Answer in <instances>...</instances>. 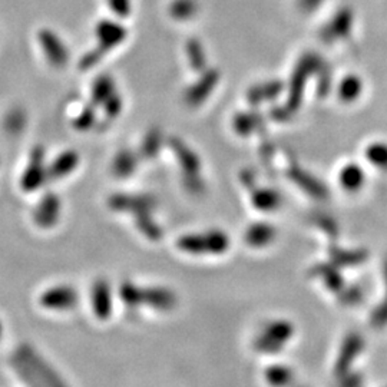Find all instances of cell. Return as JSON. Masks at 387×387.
Returning <instances> with one entry per match:
<instances>
[{"mask_svg": "<svg viewBox=\"0 0 387 387\" xmlns=\"http://www.w3.org/2000/svg\"><path fill=\"white\" fill-rule=\"evenodd\" d=\"M39 46L43 49L45 58L54 68H62L69 59V52L62 39L52 30L42 29L37 33Z\"/></svg>", "mask_w": 387, "mask_h": 387, "instance_id": "7", "label": "cell"}, {"mask_svg": "<svg viewBox=\"0 0 387 387\" xmlns=\"http://www.w3.org/2000/svg\"><path fill=\"white\" fill-rule=\"evenodd\" d=\"M265 380L272 387H289L294 381V373L284 364H274L265 370Z\"/></svg>", "mask_w": 387, "mask_h": 387, "instance_id": "12", "label": "cell"}, {"mask_svg": "<svg viewBox=\"0 0 387 387\" xmlns=\"http://www.w3.org/2000/svg\"><path fill=\"white\" fill-rule=\"evenodd\" d=\"M78 154L76 152H64L53 159L47 167L49 180H62L69 175L78 167Z\"/></svg>", "mask_w": 387, "mask_h": 387, "instance_id": "10", "label": "cell"}, {"mask_svg": "<svg viewBox=\"0 0 387 387\" xmlns=\"http://www.w3.org/2000/svg\"><path fill=\"white\" fill-rule=\"evenodd\" d=\"M25 124V117L19 112V110H15V112L8 115V121H6V128L11 132L19 131V128Z\"/></svg>", "mask_w": 387, "mask_h": 387, "instance_id": "16", "label": "cell"}, {"mask_svg": "<svg viewBox=\"0 0 387 387\" xmlns=\"http://www.w3.org/2000/svg\"><path fill=\"white\" fill-rule=\"evenodd\" d=\"M294 325L287 320H275L268 323L257 336L254 347L260 353L274 354L280 352L293 337Z\"/></svg>", "mask_w": 387, "mask_h": 387, "instance_id": "3", "label": "cell"}, {"mask_svg": "<svg viewBox=\"0 0 387 387\" xmlns=\"http://www.w3.org/2000/svg\"><path fill=\"white\" fill-rule=\"evenodd\" d=\"M254 204L260 209H272V208H275L279 205V197L275 195L274 192H271V191L258 192L254 197Z\"/></svg>", "mask_w": 387, "mask_h": 387, "instance_id": "14", "label": "cell"}, {"mask_svg": "<svg viewBox=\"0 0 387 387\" xmlns=\"http://www.w3.org/2000/svg\"><path fill=\"white\" fill-rule=\"evenodd\" d=\"M47 178L49 173L45 163V152L43 148L37 146L30 152L28 165L21 178V187L25 192H35L45 184Z\"/></svg>", "mask_w": 387, "mask_h": 387, "instance_id": "5", "label": "cell"}, {"mask_svg": "<svg viewBox=\"0 0 387 387\" xmlns=\"http://www.w3.org/2000/svg\"><path fill=\"white\" fill-rule=\"evenodd\" d=\"M120 296L125 306L131 308L148 306L155 310L167 311L174 308L177 304V297L170 290L159 287H139L134 283H124L121 286Z\"/></svg>", "mask_w": 387, "mask_h": 387, "instance_id": "1", "label": "cell"}, {"mask_svg": "<svg viewBox=\"0 0 387 387\" xmlns=\"http://www.w3.org/2000/svg\"><path fill=\"white\" fill-rule=\"evenodd\" d=\"M230 247V238L223 231H208L180 238L178 248L190 254H221Z\"/></svg>", "mask_w": 387, "mask_h": 387, "instance_id": "4", "label": "cell"}, {"mask_svg": "<svg viewBox=\"0 0 387 387\" xmlns=\"http://www.w3.org/2000/svg\"><path fill=\"white\" fill-rule=\"evenodd\" d=\"M362 181H363V173L356 167V165H352L350 168L345 170L342 174V183L349 190L357 188Z\"/></svg>", "mask_w": 387, "mask_h": 387, "instance_id": "13", "label": "cell"}, {"mask_svg": "<svg viewBox=\"0 0 387 387\" xmlns=\"http://www.w3.org/2000/svg\"><path fill=\"white\" fill-rule=\"evenodd\" d=\"M61 200L57 194L47 192L45 194L33 209V219L39 229L49 230L57 226L61 216Z\"/></svg>", "mask_w": 387, "mask_h": 387, "instance_id": "8", "label": "cell"}, {"mask_svg": "<svg viewBox=\"0 0 387 387\" xmlns=\"http://www.w3.org/2000/svg\"><path fill=\"white\" fill-rule=\"evenodd\" d=\"M369 159L380 168H387V145H371L369 149Z\"/></svg>", "mask_w": 387, "mask_h": 387, "instance_id": "15", "label": "cell"}, {"mask_svg": "<svg viewBox=\"0 0 387 387\" xmlns=\"http://www.w3.org/2000/svg\"><path fill=\"white\" fill-rule=\"evenodd\" d=\"M15 353L30 367L39 387H68L61 374L30 345H21Z\"/></svg>", "mask_w": 387, "mask_h": 387, "instance_id": "2", "label": "cell"}, {"mask_svg": "<svg viewBox=\"0 0 387 387\" xmlns=\"http://www.w3.org/2000/svg\"><path fill=\"white\" fill-rule=\"evenodd\" d=\"M110 4H112L114 9L117 12H122V8L127 6V0H110Z\"/></svg>", "mask_w": 387, "mask_h": 387, "instance_id": "17", "label": "cell"}, {"mask_svg": "<svg viewBox=\"0 0 387 387\" xmlns=\"http://www.w3.org/2000/svg\"><path fill=\"white\" fill-rule=\"evenodd\" d=\"M39 303L42 307L53 311H69L75 308L79 303V293L76 289L61 284L49 287L39 297Z\"/></svg>", "mask_w": 387, "mask_h": 387, "instance_id": "6", "label": "cell"}, {"mask_svg": "<svg viewBox=\"0 0 387 387\" xmlns=\"http://www.w3.org/2000/svg\"><path fill=\"white\" fill-rule=\"evenodd\" d=\"M275 238V229L270 224L265 223H257L254 226H251L247 233H246V243L250 244L251 247L255 248H261L265 247L267 244L272 243Z\"/></svg>", "mask_w": 387, "mask_h": 387, "instance_id": "11", "label": "cell"}, {"mask_svg": "<svg viewBox=\"0 0 387 387\" xmlns=\"http://www.w3.org/2000/svg\"><path fill=\"white\" fill-rule=\"evenodd\" d=\"M2 333H4V325H2V321H0V337H2Z\"/></svg>", "mask_w": 387, "mask_h": 387, "instance_id": "18", "label": "cell"}, {"mask_svg": "<svg viewBox=\"0 0 387 387\" xmlns=\"http://www.w3.org/2000/svg\"><path fill=\"white\" fill-rule=\"evenodd\" d=\"M91 303L92 310L96 318L108 320L112 314L114 308V296L112 289L106 280H96L91 290Z\"/></svg>", "mask_w": 387, "mask_h": 387, "instance_id": "9", "label": "cell"}]
</instances>
